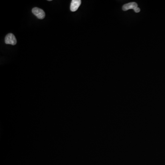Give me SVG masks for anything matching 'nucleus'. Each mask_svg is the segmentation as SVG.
<instances>
[{"label":"nucleus","mask_w":165,"mask_h":165,"mask_svg":"<svg viewBox=\"0 0 165 165\" xmlns=\"http://www.w3.org/2000/svg\"><path fill=\"white\" fill-rule=\"evenodd\" d=\"M33 13L37 17V18L40 19H43L45 17V13L43 10L38 7L33 8L32 11Z\"/></svg>","instance_id":"nucleus-1"},{"label":"nucleus","mask_w":165,"mask_h":165,"mask_svg":"<svg viewBox=\"0 0 165 165\" xmlns=\"http://www.w3.org/2000/svg\"><path fill=\"white\" fill-rule=\"evenodd\" d=\"M5 41L6 44H10L14 45L17 44V39L14 35L13 34H8L5 37Z\"/></svg>","instance_id":"nucleus-2"},{"label":"nucleus","mask_w":165,"mask_h":165,"mask_svg":"<svg viewBox=\"0 0 165 165\" xmlns=\"http://www.w3.org/2000/svg\"><path fill=\"white\" fill-rule=\"evenodd\" d=\"M81 3L80 0H72L71 3L70 10L73 12L76 11L81 5Z\"/></svg>","instance_id":"nucleus-3"},{"label":"nucleus","mask_w":165,"mask_h":165,"mask_svg":"<svg viewBox=\"0 0 165 165\" xmlns=\"http://www.w3.org/2000/svg\"><path fill=\"white\" fill-rule=\"evenodd\" d=\"M138 7L137 4L134 2L129 3L125 4L122 7V10L125 11L128 10L133 9L134 10L135 9V8Z\"/></svg>","instance_id":"nucleus-4"},{"label":"nucleus","mask_w":165,"mask_h":165,"mask_svg":"<svg viewBox=\"0 0 165 165\" xmlns=\"http://www.w3.org/2000/svg\"><path fill=\"white\" fill-rule=\"evenodd\" d=\"M134 11L136 13H139V12L140 11V8H139V7H137V8H135V9L134 10Z\"/></svg>","instance_id":"nucleus-5"}]
</instances>
